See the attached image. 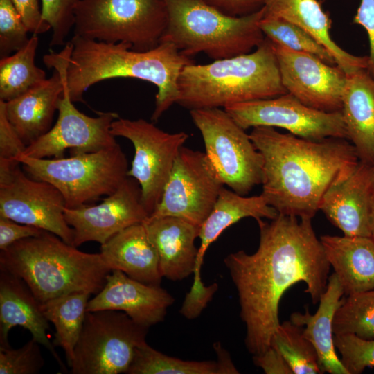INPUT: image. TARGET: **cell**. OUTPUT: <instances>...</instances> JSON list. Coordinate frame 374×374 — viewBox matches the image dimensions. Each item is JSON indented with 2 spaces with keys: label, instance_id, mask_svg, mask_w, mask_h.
<instances>
[{
  "label": "cell",
  "instance_id": "obj_1",
  "mask_svg": "<svg viewBox=\"0 0 374 374\" xmlns=\"http://www.w3.org/2000/svg\"><path fill=\"white\" fill-rule=\"evenodd\" d=\"M257 222L256 251L249 254L240 250L224 259L238 292L245 346L252 355L270 347L280 323L278 306L285 291L303 282L305 292L317 304L326 289L330 267L312 219L278 214L270 222Z\"/></svg>",
  "mask_w": 374,
  "mask_h": 374
},
{
  "label": "cell",
  "instance_id": "obj_2",
  "mask_svg": "<svg viewBox=\"0 0 374 374\" xmlns=\"http://www.w3.org/2000/svg\"><path fill=\"white\" fill-rule=\"evenodd\" d=\"M249 136L262 159L261 195L281 215L312 219L326 191L360 162L345 139L310 140L265 126Z\"/></svg>",
  "mask_w": 374,
  "mask_h": 374
},
{
  "label": "cell",
  "instance_id": "obj_3",
  "mask_svg": "<svg viewBox=\"0 0 374 374\" xmlns=\"http://www.w3.org/2000/svg\"><path fill=\"white\" fill-rule=\"evenodd\" d=\"M66 84L71 100L84 102L91 86L116 78H132L157 87L151 120L157 122L179 97L178 80L183 69L195 63L171 42H161L145 51L127 43H106L73 35Z\"/></svg>",
  "mask_w": 374,
  "mask_h": 374
},
{
  "label": "cell",
  "instance_id": "obj_4",
  "mask_svg": "<svg viewBox=\"0 0 374 374\" xmlns=\"http://www.w3.org/2000/svg\"><path fill=\"white\" fill-rule=\"evenodd\" d=\"M0 268L21 278L41 304L73 292L96 294L112 271L100 253L82 252L46 231L1 250Z\"/></svg>",
  "mask_w": 374,
  "mask_h": 374
},
{
  "label": "cell",
  "instance_id": "obj_5",
  "mask_svg": "<svg viewBox=\"0 0 374 374\" xmlns=\"http://www.w3.org/2000/svg\"><path fill=\"white\" fill-rule=\"evenodd\" d=\"M177 103L189 110L220 108L286 93L273 44L265 37L253 51L206 64L186 66Z\"/></svg>",
  "mask_w": 374,
  "mask_h": 374
},
{
  "label": "cell",
  "instance_id": "obj_6",
  "mask_svg": "<svg viewBox=\"0 0 374 374\" xmlns=\"http://www.w3.org/2000/svg\"><path fill=\"white\" fill-rule=\"evenodd\" d=\"M168 25L161 42L184 55L204 53L215 60L249 53L265 39L259 23L264 10L233 17L202 0H164Z\"/></svg>",
  "mask_w": 374,
  "mask_h": 374
},
{
  "label": "cell",
  "instance_id": "obj_7",
  "mask_svg": "<svg viewBox=\"0 0 374 374\" xmlns=\"http://www.w3.org/2000/svg\"><path fill=\"white\" fill-rule=\"evenodd\" d=\"M28 175L50 183L62 195L66 208H78L114 193L128 177V163L121 145L69 157L38 159L18 155Z\"/></svg>",
  "mask_w": 374,
  "mask_h": 374
},
{
  "label": "cell",
  "instance_id": "obj_8",
  "mask_svg": "<svg viewBox=\"0 0 374 374\" xmlns=\"http://www.w3.org/2000/svg\"><path fill=\"white\" fill-rule=\"evenodd\" d=\"M74 17V35L137 51L157 47L168 25L164 0H78Z\"/></svg>",
  "mask_w": 374,
  "mask_h": 374
},
{
  "label": "cell",
  "instance_id": "obj_9",
  "mask_svg": "<svg viewBox=\"0 0 374 374\" xmlns=\"http://www.w3.org/2000/svg\"><path fill=\"white\" fill-rule=\"evenodd\" d=\"M73 50L68 42L59 53L51 52L44 56L46 66L57 71L64 84L58 103L56 123L46 134L26 146L23 154L38 159L64 157L66 150L71 155L96 152L116 145L111 125L119 116L114 112H101L96 117L80 112L69 94L66 84V71Z\"/></svg>",
  "mask_w": 374,
  "mask_h": 374
},
{
  "label": "cell",
  "instance_id": "obj_10",
  "mask_svg": "<svg viewBox=\"0 0 374 374\" xmlns=\"http://www.w3.org/2000/svg\"><path fill=\"white\" fill-rule=\"evenodd\" d=\"M199 130L205 153L224 184L242 195L261 184L262 159L249 134L220 108L190 110Z\"/></svg>",
  "mask_w": 374,
  "mask_h": 374
},
{
  "label": "cell",
  "instance_id": "obj_11",
  "mask_svg": "<svg viewBox=\"0 0 374 374\" xmlns=\"http://www.w3.org/2000/svg\"><path fill=\"white\" fill-rule=\"evenodd\" d=\"M148 329L118 310L87 312L71 373H126L136 348L146 341Z\"/></svg>",
  "mask_w": 374,
  "mask_h": 374
},
{
  "label": "cell",
  "instance_id": "obj_12",
  "mask_svg": "<svg viewBox=\"0 0 374 374\" xmlns=\"http://www.w3.org/2000/svg\"><path fill=\"white\" fill-rule=\"evenodd\" d=\"M20 164L0 158V217L51 232L73 245L62 195L50 183L26 175Z\"/></svg>",
  "mask_w": 374,
  "mask_h": 374
},
{
  "label": "cell",
  "instance_id": "obj_13",
  "mask_svg": "<svg viewBox=\"0 0 374 374\" xmlns=\"http://www.w3.org/2000/svg\"><path fill=\"white\" fill-rule=\"evenodd\" d=\"M114 136L130 140L134 154L127 176L136 179L150 215L159 204L180 148L189 138L184 132H166L143 118H118L111 125Z\"/></svg>",
  "mask_w": 374,
  "mask_h": 374
},
{
  "label": "cell",
  "instance_id": "obj_14",
  "mask_svg": "<svg viewBox=\"0 0 374 374\" xmlns=\"http://www.w3.org/2000/svg\"><path fill=\"white\" fill-rule=\"evenodd\" d=\"M224 186L205 152L182 146L150 219L176 217L200 228Z\"/></svg>",
  "mask_w": 374,
  "mask_h": 374
},
{
  "label": "cell",
  "instance_id": "obj_15",
  "mask_svg": "<svg viewBox=\"0 0 374 374\" xmlns=\"http://www.w3.org/2000/svg\"><path fill=\"white\" fill-rule=\"evenodd\" d=\"M224 109L245 130L265 126L283 128L292 134L310 140L348 139L341 112L314 109L289 93L234 104Z\"/></svg>",
  "mask_w": 374,
  "mask_h": 374
},
{
  "label": "cell",
  "instance_id": "obj_16",
  "mask_svg": "<svg viewBox=\"0 0 374 374\" xmlns=\"http://www.w3.org/2000/svg\"><path fill=\"white\" fill-rule=\"evenodd\" d=\"M272 44L287 93L314 109L341 112L347 79L341 68L313 55Z\"/></svg>",
  "mask_w": 374,
  "mask_h": 374
},
{
  "label": "cell",
  "instance_id": "obj_17",
  "mask_svg": "<svg viewBox=\"0 0 374 374\" xmlns=\"http://www.w3.org/2000/svg\"><path fill=\"white\" fill-rule=\"evenodd\" d=\"M149 216L140 185L130 177L100 204L64 209L65 220L73 229L75 247L90 241L103 244L122 230L143 223Z\"/></svg>",
  "mask_w": 374,
  "mask_h": 374
},
{
  "label": "cell",
  "instance_id": "obj_18",
  "mask_svg": "<svg viewBox=\"0 0 374 374\" xmlns=\"http://www.w3.org/2000/svg\"><path fill=\"white\" fill-rule=\"evenodd\" d=\"M174 297L160 285L146 284L120 270L107 275L103 289L89 300L87 312L123 311L134 321L149 328L162 321Z\"/></svg>",
  "mask_w": 374,
  "mask_h": 374
},
{
  "label": "cell",
  "instance_id": "obj_19",
  "mask_svg": "<svg viewBox=\"0 0 374 374\" xmlns=\"http://www.w3.org/2000/svg\"><path fill=\"white\" fill-rule=\"evenodd\" d=\"M371 166L359 162L348 177L325 193L319 211L346 236L371 237L370 216L374 191Z\"/></svg>",
  "mask_w": 374,
  "mask_h": 374
},
{
  "label": "cell",
  "instance_id": "obj_20",
  "mask_svg": "<svg viewBox=\"0 0 374 374\" xmlns=\"http://www.w3.org/2000/svg\"><path fill=\"white\" fill-rule=\"evenodd\" d=\"M17 326L27 329L33 339L50 351L63 372L68 371L48 339V321L41 303L21 278L0 268V346L10 347L8 334Z\"/></svg>",
  "mask_w": 374,
  "mask_h": 374
},
{
  "label": "cell",
  "instance_id": "obj_21",
  "mask_svg": "<svg viewBox=\"0 0 374 374\" xmlns=\"http://www.w3.org/2000/svg\"><path fill=\"white\" fill-rule=\"evenodd\" d=\"M279 213L269 206L264 197H246L224 186L209 215L201 226L199 233L200 244L193 273V283L188 292L191 294H202L208 290L201 279V268L205 253L210 245L230 226L245 217H253L256 221L262 218L274 219Z\"/></svg>",
  "mask_w": 374,
  "mask_h": 374
},
{
  "label": "cell",
  "instance_id": "obj_22",
  "mask_svg": "<svg viewBox=\"0 0 374 374\" xmlns=\"http://www.w3.org/2000/svg\"><path fill=\"white\" fill-rule=\"evenodd\" d=\"M143 224L157 251L163 277L180 280L194 273L198 253L195 241L200 228L171 216L148 218Z\"/></svg>",
  "mask_w": 374,
  "mask_h": 374
},
{
  "label": "cell",
  "instance_id": "obj_23",
  "mask_svg": "<svg viewBox=\"0 0 374 374\" xmlns=\"http://www.w3.org/2000/svg\"><path fill=\"white\" fill-rule=\"evenodd\" d=\"M263 17L287 21L308 33L331 54L336 64L346 73L366 69L368 56H357L338 46L332 39V21L319 0H264Z\"/></svg>",
  "mask_w": 374,
  "mask_h": 374
},
{
  "label": "cell",
  "instance_id": "obj_24",
  "mask_svg": "<svg viewBox=\"0 0 374 374\" xmlns=\"http://www.w3.org/2000/svg\"><path fill=\"white\" fill-rule=\"evenodd\" d=\"M100 255L111 269L120 270L140 282L160 285L157 251L143 223L130 226L101 244Z\"/></svg>",
  "mask_w": 374,
  "mask_h": 374
},
{
  "label": "cell",
  "instance_id": "obj_25",
  "mask_svg": "<svg viewBox=\"0 0 374 374\" xmlns=\"http://www.w3.org/2000/svg\"><path fill=\"white\" fill-rule=\"evenodd\" d=\"M63 90L62 77L55 70L48 79L22 95L4 101L6 117L26 146L52 127Z\"/></svg>",
  "mask_w": 374,
  "mask_h": 374
},
{
  "label": "cell",
  "instance_id": "obj_26",
  "mask_svg": "<svg viewBox=\"0 0 374 374\" xmlns=\"http://www.w3.org/2000/svg\"><path fill=\"white\" fill-rule=\"evenodd\" d=\"M341 112L359 161L374 165V79L366 69L347 74Z\"/></svg>",
  "mask_w": 374,
  "mask_h": 374
},
{
  "label": "cell",
  "instance_id": "obj_27",
  "mask_svg": "<svg viewBox=\"0 0 374 374\" xmlns=\"http://www.w3.org/2000/svg\"><path fill=\"white\" fill-rule=\"evenodd\" d=\"M319 239L344 295L374 289V240L371 237L324 235Z\"/></svg>",
  "mask_w": 374,
  "mask_h": 374
},
{
  "label": "cell",
  "instance_id": "obj_28",
  "mask_svg": "<svg viewBox=\"0 0 374 374\" xmlns=\"http://www.w3.org/2000/svg\"><path fill=\"white\" fill-rule=\"evenodd\" d=\"M344 295L342 287L335 273L328 277L326 289L319 299L315 314L306 309L304 313L296 312L290 321L303 328L304 337L317 350L319 362L323 373L348 374L334 344L333 319L337 310L342 303Z\"/></svg>",
  "mask_w": 374,
  "mask_h": 374
},
{
  "label": "cell",
  "instance_id": "obj_29",
  "mask_svg": "<svg viewBox=\"0 0 374 374\" xmlns=\"http://www.w3.org/2000/svg\"><path fill=\"white\" fill-rule=\"evenodd\" d=\"M217 361H188L165 355L146 341L135 350L127 374H237L229 354L215 344Z\"/></svg>",
  "mask_w": 374,
  "mask_h": 374
},
{
  "label": "cell",
  "instance_id": "obj_30",
  "mask_svg": "<svg viewBox=\"0 0 374 374\" xmlns=\"http://www.w3.org/2000/svg\"><path fill=\"white\" fill-rule=\"evenodd\" d=\"M90 295L87 292H73L41 304L44 317L55 326L53 345L64 350L69 367L82 332Z\"/></svg>",
  "mask_w": 374,
  "mask_h": 374
},
{
  "label": "cell",
  "instance_id": "obj_31",
  "mask_svg": "<svg viewBox=\"0 0 374 374\" xmlns=\"http://www.w3.org/2000/svg\"><path fill=\"white\" fill-rule=\"evenodd\" d=\"M37 35H33L21 49L0 60V100L14 99L38 85L46 73L35 63L38 46Z\"/></svg>",
  "mask_w": 374,
  "mask_h": 374
},
{
  "label": "cell",
  "instance_id": "obj_32",
  "mask_svg": "<svg viewBox=\"0 0 374 374\" xmlns=\"http://www.w3.org/2000/svg\"><path fill=\"white\" fill-rule=\"evenodd\" d=\"M283 357L293 374L323 373L316 349L303 334V327L290 320L280 323L271 346Z\"/></svg>",
  "mask_w": 374,
  "mask_h": 374
},
{
  "label": "cell",
  "instance_id": "obj_33",
  "mask_svg": "<svg viewBox=\"0 0 374 374\" xmlns=\"http://www.w3.org/2000/svg\"><path fill=\"white\" fill-rule=\"evenodd\" d=\"M334 335L374 339V289L344 297L332 323Z\"/></svg>",
  "mask_w": 374,
  "mask_h": 374
},
{
  "label": "cell",
  "instance_id": "obj_34",
  "mask_svg": "<svg viewBox=\"0 0 374 374\" xmlns=\"http://www.w3.org/2000/svg\"><path fill=\"white\" fill-rule=\"evenodd\" d=\"M259 26L264 35L273 43L313 55L329 64L337 65L329 51L296 25L281 19L262 17Z\"/></svg>",
  "mask_w": 374,
  "mask_h": 374
},
{
  "label": "cell",
  "instance_id": "obj_35",
  "mask_svg": "<svg viewBox=\"0 0 374 374\" xmlns=\"http://www.w3.org/2000/svg\"><path fill=\"white\" fill-rule=\"evenodd\" d=\"M335 348L348 374H360L374 367V339H366L354 334L334 335Z\"/></svg>",
  "mask_w": 374,
  "mask_h": 374
},
{
  "label": "cell",
  "instance_id": "obj_36",
  "mask_svg": "<svg viewBox=\"0 0 374 374\" xmlns=\"http://www.w3.org/2000/svg\"><path fill=\"white\" fill-rule=\"evenodd\" d=\"M28 33L12 0H0V57L23 48L30 38Z\"/></svg>",
  "mask_w": 374,
  "mask_h": 374
},
{
  "label": "cell",
  "instance_id": "obj_37",
  "mask_svg": "<svg viewBox=\"0 0 374 374\" xmlns=\"http://www.w3.org/2000/svg\"><path fill=\"white\" fill-rule=\"evenodd\" d=\"M39 343L32 338L22 347L0 346V374H37L44 365Z\"/></svg>",
  "mask_w": 374,
  "mask_h": 374
},
{
  "label": "cell",
  "instance_id": "obj_38",
  "mask_svg": "<svg viewBox=\"0 0 374 374\" xmlns=\"http://www.w3.org/2000/svg\"><path fill=\"white\" fill-rule=\"evenodd\" d=\"M43 19L52 30L50 45H65L66 38L73 28L74 10L78 0H41Z\"/></svg>",
  "mask_w": 374,
  "mask_h": 374
},
{
  "label": "cell",
  "instance_id": "obj_39",
  "mask_svg": "<svg viewBox=\"0 0 374 374\" xmlns=\"http://www.w3.org/2000/svg\"><path fill=\"white\" fill-rule=\"evenodd\" d=\"M26 148V145L6 117L4 101L0 100V158L15 160Z\"/></svg>",
  "mask_w": 374,
  "mask_h": 374
},
{
  "label": "cell",
  "instance_id": "obj_40",
  "mask_svg": "<svg viewBox=\"0 0 374 374\" xmlns=\"http://www.w3.org/2000/svg\"><path fill=\"white\" fill-rule=\"evenodd\" d=\"M353 23L366 32L369 42V55L366 70L374 79V0H360Z\"/></svg>",
  "mask_w": 374,
  "mask_h": 374
},
{
  "label": "cell",
  "instance_id": "obj_41",
  "mask_svg": "<svg viewBox=\"0 0 374 374\" xmlns=\"http://www.w3.org/2000/svg\"><path fill=\"white\" fill-rule=\"evenodd\" d=\"M44 231L33 226L0 217V250L6 249L19 240L37 236Z\"/></svg>",
  "mask_w": 374,
  "mask_h": 374
},
{
  "label": "cell",
  "instance_id": "obj_42",
  "mask_svg": "<svg viewBox=\"0 0 374 374\" xmlns=\"http://www.w3.org/2000/svg\"><path fill=\"white\" fill-rule=\"evenodd\" d=\"M12 1L29 33L37 35L51 30L50 26L43 19L39 0H12Z\"/></svg>",
  "mask_w": 374,
  "mask_h": 374
},
{
  "label": "cell",
  "instance_id": "obj_43",
  "mask_svg": "<svg viewBox=\"0 0 374 374\" xmlns=\"http://www.w3.org/2000/svg\"><path fill=\"white\" fill-rule=\"evenodd\" d=\"M218 9L224 14L233 17L245 16L260 10L264 6V0H202Z\"/></svg>",
  "mask_w": 374,
  "mask_h": 374
},
{
  "label": "cell",
  "instance_id": "obj_44",
  "mask_svg": "<svg viewBox=\"0 0 374 374\" xmlns=\"http://www.w3.org/2000/svg\"><path fill=\"white\" fill-rule=\"evenodd\" d=\"M253 361L266 374H293L283 357L272 346L260 355H253Z\"/></svg>",
  "mask_w": 374,
  "mask_h": 374
},
{
  "label": "cell",
  "instance_id": "obj_45",
  "mask_svg": "<svg viewBox=\"0 0 374 374\" xmlns=\"http://www.w3.org/2000/svg\"><path fill=\"white\" fill-rule=\"evenodd\" d=\"M371 237L374 240V194L372 198L371 216H370Z\"/></svg>",
  "mask_w": 374,
  "mask_h": 374
},
{
  "label": "cell",
  "instance_id": "obj_46",
  "mask_svg": "<svg viewBox=\"0 0 374 374\" xmlns=\"http://www.w3.org/2000/svg\"><path fill=\"white\" fill-rule=\"evenodd\" d=\"M371 175L372 186L374 191V165L371 166Z\"/></svg>",
  "mask_w": 374,
  "mask_h": 374
},
{
  "label": "cell",
  "instance_id": "obj_47",
  "mask_svg": "<svg viewBox=\"0 0 374 374\" xmlns=\"http://www.w3.org/2000/svg\"><path fill=\"white\" fill-rule=\"evenodd\" d=\"M330 1V0H319V1L322 3H324L326 1Z\"/></svg>",
  "mask_w": 374,
  "mask_h": 374
}]
</instances>
